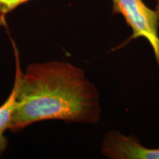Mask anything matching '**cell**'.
Here are the masks:
<instances>
[{
    "label": "cell",
    "instance_id": "cell-3",
    "mask_svg": "<svg viewBox=\"0 0 159 159\" xmlns=\"http://www.w3.org/2000/svg\"><path fill=\"white\" fill-rule=\"evenodd\" d=\"M102 152L111 159H159V148H146L136 138L119 131H111L105 135Z\"/></svg>",
    "mask_w": 159,
    "mask_h": 159
},
{
    "label": "cell",
    "instance_id": "cell-1",
    "mask_svg": "<svg viewBox=\"0 0 159 159\" xmlns=\"http://www.w3.org/2000/svg\"><path fill=\"white\" fill-rule=\"evenodd\" d=\"M15 101L9 130L57 119L96 124L101 116L99 94L79 67L63 61L32 63L20 69L16 49Z\"/></svg>",
    "mask_w": 159,
    "mask_h": 159
},
{
    "label": "cell",
    "instance_id": "cell-6",
    "mask_svg": "<svg viewBox=\"0 0 159 159\" xmlns=\"http://www.w3.org/2000/svg\"><path fill=\"white\" fill-rule=\"evenodd\" d=\"M156 11L157 14H158V19H159V0H156Z\"/></svg>",
    "mask_w": 159,
    "mask_h": 159
},
{
    "label": "cell",
    "instance_id": "cell-2",
    "mask_svg": "<svg viewBox=\"0 0 159 159\" xmlns=\"http://www.w3.org/2000/svg\"><path fill=\"white\" fill-rule=\"evenodd\" d=\"M113 14L122 16L132 30L130 39L144 38L152 47L159 67V19L156 10L148 7L142 0H111Z\"/></svg>",
    "mask_w": 159,
    "mask_h": 159
},
{
    "label": "cell",
    "instance_id": "cell-5",
    "mask_svg": "<svg viewBox=\"0 0 159 159\" xmlns=\"http://www.w3.org/2000/svg\"><path fill=\"white\" fill-rule=\"evenodd\" d=\"M29 1L30 0H0V26L6 25L5 19L9 13Z\"/></svg>",
    "mask_w": 159,
    "mask_h": 159
},
{
    "label": "cell",
    "instance_id": "cell-4",
    "mask_svg": "<svg viewBox=\"0 0 159 159\" xmlns=\"http://www.w3.org/2000/svg\"><path fill=\"white\" fill-rule=\"evenodd\" d=\"M14 101L15 90L13 88L8 99L0 107V155L7 148V141L4 134L6 130L9 129L11 125Z\"/></svg>",
    "mask_w": 159,
    "mask_h": 159
}]
</instances>
